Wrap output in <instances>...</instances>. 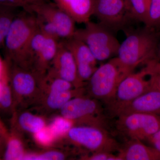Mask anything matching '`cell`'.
Returning a JSON list of instances; mask_svg holds the SVG:
<instances>
[{
  "label": "cell",
  "mask_w": 160,
  "mask_h": 160,
  "mask_svg": "<svg viewBox=\"0 0 160 160\" xmlns=\"http://www.w3.org/2000/svg\"><path fill=\"white\" fill-rule=\"evenodd\" d=\"M124 32L126 38L120 44L116 58L127 76L138 66L157 58L160 34L146 26L142 29L129 27Z\"/></svg>",
  "instance_id": "1"
},
{
  "label": "cell",
  "mask_w": 160,
  "mask_h": 160,
  "mask_svg": "<svg viewBox=\"0 0 160 160\" xmlns=\"http://www.w3.org/2000/svg\"><path fill=\"white\" fill-rule=\"evenodd\" d=\"M23 9L34 16L44 34L59 41L74 36L76 22L52 0H34Z\"/></svg>",
  "instance_id": "2"
},
{
  "label": "cell",
  "mask_w": 160,
  "mask_h": 160,
  "mask_svg": "<svg viewBox=\"0 0 160 160\" xmlns=\"http://www.w3.org/2000/svg\"><path fill=\"white\" fill-rule=\"evenodd\" d=\"M38 30L34 16L21 9L13 20L4 42L3 48L5 59L12 64L26 68L29 45Z\"/></svg>",
  "instance_id": "3"
},
{
  "label": "cell",
  "mask_w": 160,
  "mask_h": 160,
  "mask_svg": "<svg viewBox=\"0 0 160 160\" xmlns=\"http://www.w3.org/2000/svg\"><path fill=\"white\" fill-rule=\"evenodd\" d=\"M84 28L77 29L73 37L86 44L98 61L117 55L120 43L114 33L99 23L90 21Z\"/></svg>",
  "instance_id": "4"
},
{
  "label": "cell",
  "mask_w": 160,
  "mask_h": 160,
  "mask_svg": "<svg viewBox=\"0 0 160 160\" xmlns=\"http://www.w3.org/2000/svg\"><path fill=\"white\" fill-rule=\"evenodd\" d=\"M125 77L116 57L101 65L89 80L92 96L108 105L114 98L120 82Z\"/></svg>",
  "instance_id": "5"
},
{
  "label": "cell",
  "mask_w": 160,
  "mask_h": 160,
  "mask_svg": "<svg viewBox=\"0 0 160 160\" xmlns=\"http://www.w3.org/2000/svg\"><path fill=\"white\" fill-rule=\"evenodd\" d=\"M62 116L85 124L107 129L108 122L104 109L96 99L77 96L68 101L61 108Z\"/></svg>",
  "instance_id": "6"
},
{
  "label": "cell",
  "mask_w": 160,
  "mask_h": 160,
  "mask_svg": "<svg viewBox=\"0 0 160 160\" xmlns=\"http://www.w3.org/2000/svg\"><path fill=\"white\" fill-rule=\"evenodd\" d=\"M66 135L72 142L84 147L93 153H112L121 150L117 141L107 129L101 127L87 125L72 126Z\"/></svg>",
  "instance_id": "7"
},
{
  "label": "cell",
  "mask_w": 160,
  "mask_h": 160,
  "mask_svg": "<svg viewBox=\"0 0 160 160\" xmlns=\"http://www.w3.org/2000/svg\"><path fill=\"white\" fill-rule=\"evenodd\" d=\"M59 40L48 36L38 30L30 42L26 57V68L38 77L49 70L57 52Z\"/></svg>",
  "instance_id": "8"
},
{
  "label": "cell",
  "mask_w": 160,
  "mask_h": 160,
  "mask_svg": "<svg viewBox=\"0 0 160 160\" xmlns=\"http://www.w3.org/2000/svg\"><path fill=\"white\" fill-rule=\"evenodd\" d=\"M118 131L130 140H147L160 129V116L135 112L117 117Z\"/></svg>",
  "instance_id": "9"
},
{
  "label": "cell",
  "mask_w": 160,
  "mask_h": 160,
  "mask_svg": "<svg viewBox=\"0 0 160 160\" xmlns=\"http://www.w3.org/2000/svg\"><path fill=\"white\" fill-rule=\"evenodd\" d=\"M93 15L113 33L130 27L132 21L126 0H95Z\"/></svg>",
  "instance_id": "10"
},
{
  "label": "cell",
  "mask_w": 160,
  "mask_h": 160,
  "mask_svg": "<svg viewBox=\"0 0 160 160\" xmlns=\"http://www.w3.org/2000/svg\"><path fill=\"white\" fill-rule=\"evenodd\" d=\"M148 75L143 68L137 72H132L124 78L119 84L114 98L107 105V109L129 102L150 90Z\"/></svg>",
  "instance_id": "11"
},
{
  "label": "cell",
  "mask_w": 160,
  "mask_h": 160,
  "mask_svg": "<svg viewBox=\"0 0 160 160\" xmlns=\"http://www.w3.org/2000/svg\"><path fill=\"white\" fill-rule=\"evenodd\" d=\"M109 115L117 117L135 112L160 116V91L151 90L129 102L107 109Z\"/></svg>",
  "instance_id": "12"
},
{
  "label": "cell",
  "mask_w": 160,
  "mask_h": 160,
  "mask_svg": "<svg viewBox=\"0 0 160 160\" xmlns=\"http://www.w3.org/2000/svg\"><path fill=\"white\" fill-rule=\"evenodd\" d=\"M48 71L54 75L71 83L75 88L82 87L84 84L80 79L73 55L62 40L60 41L57 52Z\"/></svg>",
  "instance_id": "13"
},
{
  "label": "cell",
  "mask_w": 160,
  "mask_h": 160,
  "mask_svg": "<svg viewBox=\"0 0 160 160\" xmlns=\"http://www.w3.org/2000/svg\"><path fill=\"white\" fill-rule=\"evenodd\" d=\"M62 41L73 55L80 79L83 83L89 81L98 68V61L92 52L86 44L74 37Z\"/></svg>",
  "instance_id": "14"
},
{
  "label": "cell",
  "mask_w": 160,
  "mask_h": 160,
  "mask_svg": "<svg viewBox=\"0 0 160 160\" xmlns=\"http://www.w3.org/2000/svg\"><path fill=\"white\" fill-rule=\"evenodd\" d=\"M9 62V76L12 95L28 96L35 89L39 78L30 69Z\"/></svg>",
  "instance_id": "15"
},
{
  "label": "cell",
  "mask_w": 160,
  "mask_h": 160,
  "mask_svg": "<svg viewBox=\"0 0 160 160\" xmlns=\"http://www.w3.org/2000/svg\"><path fill=\"white\" fill-rule=\"evenodd\" d=\"M76 23L89 21L94 11L95 0H52Z\"/></svg>",
  "instance_id": "16"
},
{
  "label": "cell",
  "mask_w": 160,
  "mask_h": 160,
  "mask_svg": "<svg viewBox=\"0 0 160 160\" xmlns=\"http://www.w3.org/2000/svg\"><path fill=\"white\" fill-rule=\"evenodd\" d=\"M118 156L121 160H160V151L136 140H130Z\"/></svg>",
  "instance_id": "17"
},
{
  "label": "cell",
  "mask_w": 160,
  "mask_h": 160,
  "mask_svg": "<svg viewBox=\"0 0 160 160\" xmlns=\"http://www.w3.org/2000/svg\"><path fill=\"white\" fill-rule=\"evenodd\" d=\"M20 9L0 5V48H3L7 33L15 18L21 10Z\"/></svg>",
  "instance_id": "18"
},
{
  "label": "cell",
  "mask_w": 160,
  "mask_h": 160,
  "mask_svg": "<svg viewBox=\"0 0 160 160\" xmlns=\"http://www.w3.org/2000/svg\"><path fill=\"white\" fill-rule=\"evenodd\" d=\"M79 88L63 92H49L46 99L47 106L52 109H61L72 98L80 96L82 89Z\"/></svg>",
  "instance_id": "19"
},
{
  "label": "cell",
  "mask_w": 160,
  "mask_h": 160,
  "mask_svg": "<svg viewBox=\"0 0 160 160\" xmlns=\"http://www.w3.org/2000/svg\"><path fill=\"white\" fill-rule=\"evenodd\" d=\"M18 120V124L22 129L33 134L46 126V122L42 118L29 112L20 114Z\"/></svg>",
  "instance_id": "20"
},
{
  "label": "cell",
  "mask_w": 160,
  "mask_h": 160,
  "mask_svg": "<svg viewBox=\"0 0 160 160\" xmlns=\"http://www.w3.org/2000/svg\"><path fill=\"white\" fill-rule=\"evenodd\" d=\"M129 17L131 21L145 24L150 0H126Z\"/></svg>",
  "instance_id": "21"
},
{
  "label": "cell",
  "mask_w": 160,
  "mask_h": 160,
  "mask_svg": "<svg viewBox=\"0 0 160 160\" xmlns=\"http://www.w3.org/2000/svg\"><path fill=\"white\" fill-rule=\"evenodd\" d=\"M25 154L22 143L17 134L6 144L4 159L22 160Z\"/></svg>",
  "instance_id": "22"
},
{
  "label": "cell",
  "mask_w": 160,
  "mask_h": 160,
  "mask_svg": "<svg viewBox=\"0 0 160 160\" xmlns=\"http://www.w3.org/2000/svg\"><path fill=\"white\" fill-rule=\"evenodd\" d=\"M3 77V89L0 109L8 110L11 109L13 104V95L9 76V62Z\"/></svg>",
  "instance_id": "23"
},
{
  "label": "cell",
  "mask_w": 160,
  "mask_h": 160,
  "mask_svg": "<svg viewBox=\"0 0 160 160\" xmlns=\"http://www.w3.org/2000/svg\"><path fill=\"white\" fill-rule=\"evenodd\" d=\"M145 25L155 31L160 29V0H150Z\"/></svg>",
  "instance_id": "24"
},
{
  "label": "cell",
  "mask_w": 160,
  "mask_h": 160,
  "mask_svg": "<svg viewBox=\"0 0 160 160\" xmlns=\"http://www.w3.org/2000/svg\"><path fill=\"white\" fill-rule=\"evenodd\" d=\"M73 122L61 116L53 119L49 126L57 138L67 134Z\"/></svg>",
  "instance_id": "25"
},
{
  "label": "cell",
  "mask_w": 160,
  "mask_h": 160,
  "mask_svg": "<svg viewBox=\"0 0 160 160\" xmlns=\"http://www.w3.org/2000/svg\"><path fill=\"white\" fill-rule=\"evenodd\" d=\"M65 158L62 152L57 151H49L41 153L25 154L23 160H62Z\"/></svg>",
  "instance_id": "26"
},
{
  "label": "cell",
  "mask_w": 160,
  "mask_h": 160,
  "mask_svg": "<svg viewBox=\"0 0 160 160\" xmlns=\"http://www.w3.org/2000/svg\"><path fill=\"white\" fill-rule=\"evenodd\" d=\"M35 140L40 145L43 146H49L53 142L56 138L49 128V126H46L43 129L34 133Z\"/></svg>",
  "instance_id": "27"
},
{
  "label": "cell",
  "mask_w": 160,
  "mask_h": 160,
  "mask_svg": "<svg viewBox=\"0 0 160 160\" xmlns=\"http://www.w3.org/2000/svg\"><path fill=\"white\" fill-rule=\"evenodd\" d=\"M144 67L148 76L152 74H160V59L155 58L146 63Z\"/></svg>",
  "instance_id": "28"
},
{
  "label": "cell",
  "mask_w": 160,
  "mask_h": 160,
  "mask_svg": "<svg viewBox=\"0 0 160 160\" xmlns=\"http://www.w3.org/2000/svg\"><path fill=\"white\" fill-rule=\"evenodd\" d=\"M34 0H0V5L24 9Z\"/></svg>",
  "instance_id": "29"
},
{
  "label": "cell",
  "mask_w": 160,
  "mask_h": 160,
  "mask_svg": "<svg viewBox=\"0 0 160 160\" xmlns=\"http://www.w3.org/2000/svg\"><path fill=\"white\" fill-rule=\"evenodd\" d=\"M89 160H121L118 155H115L109 152H101L93 153L92 155L86 158Z\"/></svg>",
  "instance_id": "30"
},
{
  "label": "cell",
  "mask_w": 160,
  "mask_h": 160,
  "mask_svg": "<svg viewBox=\"0 0 160 160\" xmlns=\"http://www.w3.org/2000/svg\"><path fill=\"white\" fill-rule=\"evenodd\" d=\"M149 76L150 90L160 91V74H152Z\"/></svg>",
  "instance_id": "31"
},
{
  "label": "cell",
  "mask_w": 160,
  "mask_h": 160,
  "mask_svg": "<svg viewBox=\"0 0 160 160\" xmlns=\"http://www.w3.org/2000/svg\"><path fill=\"white\" fill-rule=\"evenodd\" d=\"M153 147L160 151V129L147 140Z\"/></svg>",
  "instance_id": "32"
},
{
  "label": "cell",
  "mask_w": 160,
  "mask_h": 160,
  "mask_svg": "<svg viewBox=\"0 0 160 160\" xmlns=\"http://www.w3.org/2000/svg\"><path fill=\"white\" fill-rule=\"evenodd\" d=\"M6 66V61L0 55V78L2 77Z\"/></svg>",
  "instance_id": "33"
},
{
  "label": "cell",
  "mask_w": 160,
  "mask_h": 160,
  "mask_svg": "<svg viewBox=\"0 0 160 160\" xmlns=\"http://www.w3.org/2000/svg\"><path fill=\"white\" fill-rule=\"evenodd\" d=\"M7 65H8V63H7V61H6V68H5V70H4V72H3V73L2 75V77L0 78V103H1V100H2V95L3 77V75H4V72H5V70H6V68H7Z\"/></svg>",
  "instance_id": "34"
},
{
  "label": "cell",
  "mask_w": 160,
  "mask_h": 160,
  "mask_svg": "<svg viewBox=\"0 0 160 160\" xmlns=\"http://www.w3.org/2000/svg\"><path fill=\"white\" fill-rule=\"evenodd\" d=\"M157 58L160 59V42H159L158 45Z\"/></svg>",
  "instance_id": "35"
},
{
  "label": "cell",
  "mask_w": 160,
  "mask_h": 160,
  "mask_svg": "<svg viewBox=\"0 0 160 160\" xmlns=\"http://www.w3.org/2000/svg\"><path fill=\"white\" fill-rule=\"evenodd\" d=\"M4 143V140H3V139L1 135L0 134V147H1V146H2V143Z\"/></svg>",
  "instance_id": "36"
},
{
  "label": "cell",
  "mask_w": 160,
  "mask_h": 160,
  "mask_svg": "<svg viewBox=\"0 0 160 160\" xmlns=\"http://www.w3.org/2000/svg\"><path fill=\"white\" fill-rule=\"evenodd\" d=\"M159 34H160V31L159 32Z\"/></svg>",
  "instance_id": "37"
},
{
  "label": "cell",
  "mask_w": 160,
  "mask_h": 160,
  "mask_svg": "<svg viewBox=\"0 0 160 160\" xmlns=\"http://www.w3.org/2000/svg\"></svg>",
  "instance_id": "38"
}]
</instances>
